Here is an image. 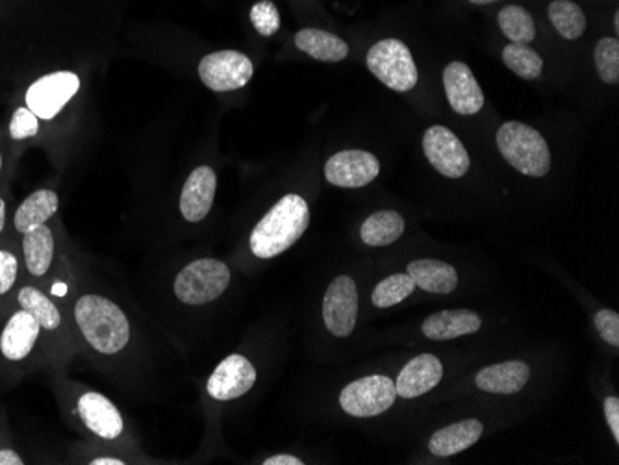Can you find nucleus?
<instances>
[{"instance_id":"obj_38","label":"nucleus","mask_w":619,"mask_h":465,"mask_svg":"<svg viewBox=\"0 0 619 465\" xmlns=\"http://www.w3.org/2000/svg\"><path fill=\"white\" fill-rule=\"evenodd\" d=\"M264 465H303L304 462L297 456H292V454H276V456H270L262 462Z\"/></svg>"},{"instance_id":"obj_22","label":"nucleus","mask_w":619,"mask_h":465,"mask_svg":"<svg viewBox=\"0 0 619 465\" xmlns=\"http://www.w3.org/2000/svg\"><path fill=\"white\" fill-rule=\"evenodd\" d=\"M529 365L521 360L503 362V364L490 365L479 371L477 375V387L483 392L501 393V395H513L524 390L529 382Z\"/></svg>"},{"instance_id":"obj_31","label":"nucleus","mask_w":619,"mask_h":465,"mask_svg":"<svg viewBox=\"0 0 619 465\" xmlns=\"http://www.w3.org/2000/svg\"><path fill=\"white\" fill-rule=\"evenodd\" d=\"M503 62L513 73L525 80L540 79L544 71V60L540 54L527 46L510 43L503 49Z\"/></svg>"},{"instance_id":"obj_43","label":"nucleus","mask_w":619,"mask_h":465,"mask_svg":"<svg viewBox=\"0 0 619 465\" xmlns=\"http://www.w3.org/2000/svg\"><path fill=\"white\" fill-rule=\"evenodd\" d=\"M4 168V160H2V152H0V171Z\"/></svg>"},{"instance_id":"obj_17","label":"nucleus","mask_w":619,"mask_h":465,"mask_svg":"<svg viewBox=\"0 0 619 465\" xmlns=\"http://www.w3.org/2000/svg\"><path fill=\"white\" fill-rule=\"evenodd\" d=\"M444 85L447 101L456 113L475 115L485 107V93L466 63H449L444 71Z\"/></svg>"},{"instance_id":"obj_30","label":"nucleus","mask_w":619,"mask_h":465,"mask_svg":"<svg viewBox=\"0 0 619 465\" xmlns=\"http://www.w3.org/2000/svg\"><path fill=\"white\" fill-rule=\"evenodd\" d=\"M499 27H501L503 34L507 36L513 43L529 46L535 41V19L525 8L516 7V4L503 8L499 12Z\"/></svg>"},{"instance_id":"obj_25","label":"nucleus","mask_w":619,"mask_h":465,"mask_svg":"<svg viewBox=\"0 0 619 465\" xmlns=\"http://www.w3.org/2000/svg\"><path fill=\"white\" fill-rule=\"evenodd\" d=\"M295 47L319 62L336 63L349 57V46L327 30H298L295 36Z\"/></svg>"},{"instance_id":"obj_26","label":"nucleus","mask_w":619,"mask_h":465,"mask_svg":"<svg viewBox=\"0 0 619 465\" xmlns=\"http://www.w3.org/2000/svg\"><path fill=\"white\" fill-rule=\"evenodd\" d=\"M406 273L417 287L428 293L447 295L458 286V273L455 267L439 260H416L408 265Z\"/></svg>"},{"instance_id":"obj_8","label":"nucleus","mask_w":619,"mask_h":465,"mask_svg":"<svg viewBox=\"0 0 619 465\" xmlns=\"http://www.w3.org/2000/svg\"><path fill=\"white\" fill-rule=\"evenodd\" d=\"M367 68L394 91L414 90L417 84V68L410 49L399 40H383L367 52Z\"/></svg>"},{"instance_id":"obj_14","label":"nucleus","mask_w":619,"mask_h":465,"mask_svg":"<svg viewBox=\"0 0 619 465\" xmlns=\"http://www.w3.org/2000/svg\"><path fill=\"white\" fill-rule=\"evenodd\" d=\"M423 152L428 162L439 174L447 179H461L468 173L469 154L466 146L461 145L458 135L442 124L430 127L423 135Z\"/></svg>"},{"instance_id":"obj_36","label":"nucleus","mask_w":619,"mask_h":465,"mask_svg":"<svg viewBox=\"0 0 619 465\" xmlns=\"http://www.w3.org/2000/svg\"><path fill=\"white\" fill-rule=\"evenodd\" d=\"M596 326L599 336L612 347H619V314L613 310H599L596 314Z\"/></svg>"},{"instance_id":"obj_2","label":"nucleus","mask_w":619,"mask_h":465,"mask_svg":"<svg viewBox=\"0 0 619 465\" xmlns=\"http://www.w3.org/2000/svg\"><path fill=\"white\" fill-rule=\"evenodd\" d=\"M16 304L34 315L40 323L45 345L47 367L62 371L79 353V337L74 331L73 314L47 295L40 286L24 281L16 293Z\"/></svg>"},{"instance_id":"obj_18","label":"nucleus","mask_w":619,"mask_h":465,"mask_svg":"<svg viewBox=\"0 0 619 465\" xmlns=\"http://www.w3.org/2000/svg\"><path fill=\"white\" fill-rule=\"evenodd\" d=\"M217 174L209 165H201L187 176L182 188L179 210L187 223H201L214 206Z\"/></svg>"},{"instance_id":"obj_16","label":"nucleus","mask_w":619,"mask_h":465,"mask_svg":"<svg viewBox=\"0 0 619 465\" xmlns=\"http://www.w3.org/2000/svg\"><path fill=\"white\" fill-rule=\"evenodd\" d=\"M256 384V370L242 354H231L215 367L214 373L206 382V392L210 397L226 403L245 395Z\"/></svg>"},{"instance_id":"obj_21","label":"nucleus","mask_w":619,"mask_h":465,"mask_svg":"<svg viewBox=\"0 0 619 465\" xmlns=\"http://www.w3.org/2000/svg\"><path fill=\"white\" fill-rule=\"evenodd\" d=\"M483 321L471 310H445L438 314L428 315L423 323L422 331L433 342H447L455 337L468 336L479 331Z\"/></svg>"},{"instance_id":"obj_1","label":"nucleus","mask_w":619,"mask_h":465,"mask_svg":"<svg viewBox=\"0 0 619 465\" xmlns=\"http://www.w3.org/2000/svg\"><path fill=\"white\" fill-rule=\"evenodd\" d=\"M80 348L93 358H118L132 345V323L104 293L80 287L71 310Z\"/></svg>"},{"instance_id":"obj_7","label":"nucleus","mask_w":619,"mask_h":465,"mask_svg":"<svg viewBox=\"0 0 619 465\" xmlns=\"http://www.w3.org/2000/svg\"><path fill=\"white\" fill-rule=\"evenodd\" d=\"M231 284V270L225 262L215 259H199L187 264L176 275L173 292L182 304L203 306L214 303Z\"/></svg>"},{"instance_id":"obj_11","label":"nucleus","mask_w":619,"mask_h":465,"mask_svg":"<svg viewBox=\"0 0 619 465\" xmlns=\"http://www.w3.org/2000/svg\"><path fill=\"white\" fill-rule=\"evenodd\" d=\"M80 90L79 74L73 71H57L35 80L27 90V107L41 119L52 121L68 107Z\"/></svg>"},{"instance_id":"obj_27","label":"nucleus","mask_w":619,"mask_h":465,"mask_svg":"<svg viewBox=\"0 0 619 465\" xmlns=\"http://www.w3.org/2000/svg\"><path fill=\"white\" fill-rule=\"evenodd\" d=\"M405 232V219L394 210H380L364 221L361 229L362 242L372 247H386L397 242Z\"/></svg>"},{"instance_id":"obj_3","label":"nucleus","mask_w":619,"mask_h":465,"mask_svg":"<svg viewBox=\"0 0 619 465\" xmlns=\"http://www.w3.org/2000/svg\"><path fill=\"white\" fill-rule=\"evenodd\" d=\"M38 367H47L40 323L13 303L0 317V375L16 382Z\"/></svg>"},{"instance_id":"obj_4","label":"nucleus","mask_w":619,"mask_h":465,"mask_svg":"<svg viewBox=\"0 0 619 465\" xmlns=\"http://www.w3.org/2000/svg\"><path fill=\"white\" fill-rule=\"evenodd\" d=\"M57 393L65 415L88 436L101 443L123 442L126 436L123 414L106 395L60 376Z\"/></svg>"},{"instance_id":"obj_12","label":"nucleus","mask_w":619,"mask_h":465,"mask_svg":"<svg viewBox=\"0 0 619 465\" xmlns=\"http://www.w3.org/2000/svg\"><path fill=\"white\" fill-rule=\"evenodd\" d=\"M199 77L215 93L242 90L253 80L254 65L251 58L237 51H217L204 57L199 63Z\"/></svg>"},{"instance_id":"obj_15","label":"nucleus","mask_w":619,"mask_h":465,"mask_svg":"<svg viewBox=\"0 0 619 465\" xmlns=\"http://www.w3.org/2000/svg\"><path fill=\"white\" fill-rule=\"evenodd\" d=\"M378 173H380L378 158L372 152L358 151V149L336 152L334 156L328 158L325 165V179L328 184L349 188V190L372 184Z\"/></svg>"},{"instance_id":"obj_9","label":"nucleus","mask_w":619,"mask_h":465,"mask_svg":"<svg viewBox=\"0 0 619 465\" xmlns=\"http://www.w3.org/2000/svg\"><path fill=\"white\" fill-rule=\"evenodd\" d=\"M21 260H23L24 281L43 287L51 279L52 271L62 259V240L54 226L45 223L19 236Z\"/></svg>"},{"instance_id":"obj_33","label":"nucleus","mask_w":619,"mask_h":465,"mask_svg":"<svg viewBox=\"0 0 619 465\" xmlns=\"http://www.w3.org/2000/svg\"><path fill=\"white\" fill-rule=\"evenodd\" d=\"M597 73L602 82L616 85L619 82V41L616 38H602L596 46Z\"/></svg>"},{"instance_id":"obj_23","label":"nucleus","mask_w":619,"mask_h":465,"mask_svg":"<svg viewBox=\"0 0 619 465\" xmlns=\"http://www.w3.org/2000/svg\"><path fill=\"white\" fill-rule=\"evenodd\" d=\"M24 282L19 240L0 242V317L16 303V293Z\"/></svg>"},{"instance_id":"obj_37","label":"nucleus","mask_w":619,"mask_h":465,"mask_svg":"<svg viewBox=\"0 0 619 465\" xmlns=\"http://www.w3.org/2000/svg\"><path fill=\"white\" fill-rule=\"evenodd\" d=\"M605 417H607L608 426L612 431L613 439L619 442V398L608 397L605 401Z\"/></svg>"},{"instance_id":"obj_32","label":"nucleus","mask_w":619,"mask_h":465,"mask_svg":"<svg viewBox=\"0 0 619 465\" xmlns=\"http://www.w3.org/2000/svg\"><path fill=\"white\" fill-rule=\"evenodd\" d=\"M416 290V284L412 281L408 273H397L380 282L375 292H373V304L377 309H389L395 304L403 303L406 297H410Z\"/></svg>"},{"instance_id":"obj_6","label":"nucleus","mask_w":619,"mask_h":465,"mask_svg":"<svg viewBox=\"0 0 619 465\" xmlns=\"http://www.w3.org/2000/svg\"><path fill=\"white\" fill-rule=\"evenodd\" d=\"M497 149L516 171L527 176H546L551 171V151L544 135L529 124L508 121L497 132Z\"/></svg>"},{"instance_id":"obj_35","label":"nucleus","mask_w":619,"mask_h":465,"mask_svg":"<svg viewBox=\"0 0 619 465\" xmlns=\"http://www.w3.org/2000/svg\"><path fill=\"white\" fill-rule=\"evenodd\" d=\"M40 121L29 107L18 108L10 121V138L13 141L32 140L40 134Z\"/></svg>"},{"instance_id":"obj_41","label":"nucleus","mask_w":619,"mask_h":465,"mask_svg":"<svg viewBox=\"0 0 619 465\" xmlns=\"http://www.w3.org/2000/svg\"><path fill=\"white\" fill-rule=\"evenodd\" d=\"M469 2H471V4H479V7H483V4H494V2H499V0H469Z\"/></svg>"},{"instance_id":"obj_10","label":"nucleus","mask_w":619,"mask_h":465,"mask_svg":"<svg viewBox=\"0 0 619 465\" xmlns=\"http://www.w3.org/2000/svg\"><path fill=\"white\" fill-rule=\"evenodd\" d=\"M395 398V382L388 376L372 375L345 386L339 393V406L353 417H377L394 406Z\"/></svg>"},{"instance_id":"obj_29","label":"nucleus","mask_w":619,"mask_h":465,"mask_svg":"<svg viewBox=\"0 0 619 465\" xmlns=\"http://www.w3.org/2000/svg\"><path fill=\"white\" fill-rule=\"evenodd\" d=\"M549 19L558 34L566 40H579L580 36L585 34V12L571 0H552L549 4Z\"/></svg>"},{"instance_id":"obj_19","label":"nucleus","mask_w":619,"mask_h":465,"mask_svg":"<svg viewBox=\"0 0 619 465\" xmlns=\"http://www.w3.org/2000/svg\"><path fill=\"white\" fill-rule=\"evenodd\" d=\"M442 378H444L442 362L433 354H419L403 367L395 382V390L403 398L422 397L438 386Z\"/></svg>"},{"instance_id":"obj_39","label":"nucleus","mask_w":619,"mask_h":465,"mask_svg":"<svg viewBox=\"0 0 619 465\" xmlns=\"http://www.w3.org/2000/svg\"><path fill=\"white\" fill-rule=\"evenodd\" d=\"M85 464L90 465H124L129 464V462H124L123 458H118V456H93V458H88Z\"/></svg>"},{"instance_id":"obj_42","label":"nucleus","mask_w":619,"mask_h":465,"mask_svg":"<svg viewBox=\"0 0 619 465\" xmlns=\"http://www.w3.org/2000/svg\"><path fill=\"white\" fill-rule=\"evenodd\" d=\"M613 27H616V30H619V13L613 16Z\"/></svg>"},{"instance_id":"obj_24","label":"nucleus","mask_w":619,"mask_h":465,"mask_svg":"<svg viewBox=\"0 0 619 465\" xmlns=\"http://www.w3.org/2000/svg\"><path fill=\"white\" fill-rule=\"evenodd\" d=\"M483 432H485V426L480 421H460V423L445 426L442 431L436 432L428 442V448H430V453L442 456V458L453 456V454L474 447L483 436Z\"/></svg>"},{"instance_id":"obj_34","label":"nucleus","mask_w":619,"mask_h":465,"mask_svg":"<svg viewBox=\"0 0 619 465\" xmlns=\"http://www.w3.org/2000/svg\"><path fill=\"white\" fill-rule=\"evenodd\" d=\"M251 21H253L256 32L265 36V38L276 34L281 29V13L270 0H262V2L254 4L253 10H251Z\"/></svg>"},{"instance_id":"obj_13","label":"nucleus","mask_w":619,"mask_h":465,"mask_svg":"<svg viewBox=\"0 0 619 465\" xmlns=\"http://www.w3.org/2000/svg\"><path fill=\"white\" fill-rule=\"evenodd\" d=\"M358 320V292L351 276H336L328 284L323 297V321L327 331L336 337L353 334Z\"/></svg>"},{"instance_id":"obj_28","label":"nucleus","mask_w":619,"mask_h":465,"mask_svg":"<svg viewBox=\"0 0 619 465\" xmlns=\"http://www.w3.org/2000/svg\"><path fill=\"white\" fill-rule=\"evenodd\" d=\"M41 290L47 295H51L58 304H62L63 309L69 310V312L73 310L74 299H77V293L80 290V281L73 259L68 253L62 254V259L52 271L51 279L47 281L45 286Z\"/></svg>"},{"instance_id":"obj_5","label":"nucleus","mask_w":619,"mask_h":465,"mask_svg":"<svg viewBox=\"0 0 619 465\" xmlns=\"http://www.w3.org/2000/svg\"><path fill=\"white\" fill-rule=\"evenodd\" d=\"M308 224V202L295 193L284 195L251 232V253L260 260L275 259L303 237Z\"/></svg>"},{"instance_id":"obj_20","label":"nucleus","mask_w":619,"mask_h":465,"mask_svg":"<svg viewBox=\"0 0 619 465\" xmlns=\"http://www.w3.org/2000/svg\"><path fill=\"white\" fill-rule=\"evenodd\" d=\"M58 210H60V196L57 191L47 190V188L35 190L13 212V232L18 236H23L41 224L51 223V219L57 215Z\"/></svg>"},{"instance_id":"obj_40","label":"nucleus","mask_w":619,"mask_h":465,"mask_svg":"<svg viewBox=\"0 0 619 465\" xmlns=\"http://www.w3.org/2000/svg\"><path fill=\"white\" fill-rule=\"evenodd\" d=\"M8 229V202L4 196L0 195V242L4 240Z\"/></svg>"}]
</instances>
